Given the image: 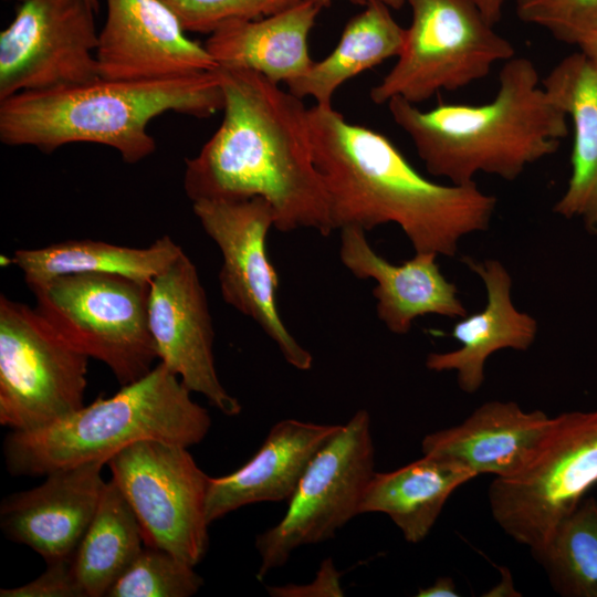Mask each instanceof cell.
<instances>
[{"instance_id": "cell-1", "label": "cell", "mask_w": 597, "mask_h": 597, "mask_svg": "<svg viewBox=\"0 0 597 597\" xmlns=\"http://www.w3.org/2000/svg\"><path fill=\"white\" fill-rule=\"evenodd\" d=\"M223 93L220 126L186 160L184 188L191 202L261 197L281 232L333 228L328 201L314 165L308 108L263 75L218 66Z\"/></svg>"}, {"instance_id": "cell-2", "label": "cell", "mask_w": 597, "mask_h": 597, "mask_svg": "<svg viewBox=\"0 0 597 597\" xmlns=\"http://www.w3.org/2000/svg\"><path fill=\"white\" fill-rule=\"evenodd\" d=\"M308 121L334 231L396 223L415 252L453 256L464 235L488 230L496 198L475 181L429 180L387 136L348 122L333 105L310 107Z\"/></svg>"}, {"instance_id": "cell-3", "label": "cell", "mask_w": 597, "mask_h": 597, "mask_svg": "<svg viewBox=\"0 0 597 597\" xmlns=\"http://www.w3.org/2000/svg\"><path fill=\"white\" fill-rule=\"evenodd\" d=\"M387 105L428 172L455 185L480 172L513 181L568 135L567 115L524 56L504 62L496 95L484 104L439 103L423 111L395 97Z\"/></svg>"}, {"instance_id": "cell-4", "label": "cell", "mask_w": 597, "mask_h": 597, "mask_svg": "<svg viewBox=\"0 0 597 597\" xmlns=\"http://www.w3.org/2000/svg\"><path fill=\"white\" fill-rule=\"evenodd\" d=\"M223 103L216 70L153 81L98 77L0 101V140L46 154L72 143H93L137 164L156 150L147 132L155 117L176 112L207 118L222 111Z\"/></svg>"}, {"instance_id": "cell-5", "label": "cell", "mask_w": 597, "mask_h": 597, "mask_svg": "<svg viewBox=\"0 0 597 597\" xmlns=\"http://www.w3.org/2000/svg\"><path fill=\"white\" fill-rule=\"evenodd\" d=\"M163 363L142 378L98 397L70 416L33 431H11L3 440L8 471L43 475L81 463L107 461L143 440L185 447L200 443L211 418Z\"/></svg>"}, {"instance_id": "cell-6", "label": "cell", "mask_w": 597, "mask_h": 597, "mask_svg": "<svg viewBox=\"0 0 597 597\" xmlns=\"http://www.w3.org/2000/svg\"><path fill=\"white\" fill-rule=\"evenodd\" d=\"M35 310L72 348L104 363L121 386L155 366L149 283L111 273L63 275L31 291Z\"/></svg>"}, {"instance_id": "cell-7", "label": "cell", "mask_w": 597, "mask_h": 597, "mask_svg": "<svg viewBox=\"0 0 597 597\" xmlns=\"http://www.w3.org/2000/svg\"><path fill=\"white\" fill-rule=\"evenodd\" d=\"M410 25L397 62L369 92L377 105L395 97L422 103L489 75L515 56L513 44L494 30L474 0H406Z\"/></svg>"}, {"instance_id": "cell-8", "label": "cell", "mask_w": 597, "mask_h": 597, "mask_svg": "<svg viewBox=\"0 0 597 597\" xmlns=\"http://www.w3.org/2000/svg\"><path fill=\"white\" fill-rule=\"evenodd\" d=\"M596 483L597 410L564 412L524 469L491 482V514L534 556Z\"/></svg>"}, {"instance_id": "cell-9", "label": "cell", "mask_w": 597, "mask_h": 597, "mask_svg": "<svg viewBox=\"0 0 597 597\" xmlns=\"http://www.w3.org/2000/svg\"><path fill=\"white\" fill-rule=\"evenodd\" d=\"M88 357L24 303L0 296V423L33 431L84 406Z\"/></svg>"}, {"instance_id": "cell-10", "label": "cell", "mask_w": 597, "mask_h": 597, "mask_svg": "<svg viewBox=\"0 0 597 597\" xmlns=\"http://www.w3.org/2000/svg\"><path fill=\"white\" fill-rule=\"evenodd\" d=\"M374 467L370 416L360 409L312 459L283 517L256 536L258 579L282 567L301 546L333 538L358 515Z\"/></svg>"}, {"instance_id": "cell-11", "label": "cell", "mask_w": 597, "mask_h": 597, "mask_svg": "<svg viewBox=\"0 0 597 597\" xmlns=\"http://www.w3.org/2000/svg\"><path fill=\"white\" fill-rule=\"evenodd\" d=\"M106 465L139 523L145 545L199 564L209 548L210 476L188 447L143 440L122 449Z\"/></svg>"}, {"instance_id": "cell-12", "label": "cell", "mask_w": 597, "mask_h": 597, "mask_svg": "<svg viewBox=\"0 0 597 597\" xmlns=\"http://www.w3.org/2000/svg\"><path fill=\"white\" fill-rule=\"evenodd\" d=\"M192 210L221 252L223 301L253 320L291 366L308 370L313 357L289 332L276 305L279 276L266 253L275 220L271 205L261 197L202 199L192 202Z\"/></svg>"}, {"instance_id": "cell-13", "label": "cell", "mask_w": 597, "mask_h": 597, "mask_svg": "<svg viewBox=\"0 0 597 597\" xmlns=\"http://www.w3.org/2000/svg\"><path fill=\"white\" fill-rule=\"evenodd\" d=\"M3 1L15 9L0 33V101L100 77L97 11L88 0Z\"/></svg>"}, {"instance_id": "cell-14", "label": "cell", "mask_w": 597, "mask_h": 597, "mask_svg": "<svg viewBox=\"0 0 597 597\" xmlns=\"http://www.w3.org/2000/svg\"><path fill=\"white\" fill-rule=\"evenodd\" d=\"M148 322L160 363L220 412L238 416L242 406L217 374L206 292L196 265L184 251L150 281Z\"/></svg>"}, {"instance_id": "cell-15", "label": "cell", "mask_w": 597, "mask_h": 597, "mask_svg": "<svg viewBox=\"0 0 597 597\" xmlns=\"http://www.w3.org/2000/svg\"><path fill=\"white\" fill-rule=\"evenodd\" d=\"M106 20L95 51L98 76L153 81L214 71L205 45L190 40L160 0H105Z\"/></svg>"}, {"instance_id": "cell-16", "label": "cell", "mask_w": 597, "mask_h": 597, "mask_svg": "<svg viewBox=\"0 0 597 597\" xmlns=\"http://www.w3.org/2000/svg\"><path fill=\"white\" fill-rule=\"evenodd\" d=\"M105 464L95 460L61 468L45 474L40 485L6 496L0 504L3 534L46 563L72 559L106 484Z\"/></svg>"}, {"instance_id": "cell-17", "label": "cell", "mask_w": 597, "mask_h": 597, "mask_svg": "<svg viewBox=\"0 0 597 597\" xmlns=\"http://www.w3.org/2000/svg\"><path fill=\"white\" fill-rule=\"evenodd\" d=\"M365 232L357 227L341 229L339 259L357 279L375 280L377 316L391 333L407 334L415 320L428 314L467 315L455 284L440 271L438 254L416 252L412 259L395 264L375 252Z\"/></svg>"}, {"instance_id": "cell-18", "label": "cell", "mask_w": 597, "mask_h": 597, "mask_svg": "<svg viewBox=\"0 0 597 597\" xmlns=\"http://www.w3.org/2000/svg\"><path fill=\"white\" fill-rule=\"evenodd\" d=\"M555 417L525 411L514 401H488L461 423L428 433L422 454L458 462L476 475L507 478L533 459L549 433Z\"/></svg>"}, {"instance_id": "cell-19", "label": "cell", "mask_w": 597, "mask_h": 597, "mask_svg": "<svg viewBox=\"0 0 597 597\" xmlns=\"http://www.w3.org/2000/svg\"><path fill=\"white\" fill-rule=\"evenodd\" d=\"M342 426L296 419L276 422L245 464L230 474L209 478V523L249 504L289 501L312 459Z\"/></svg>"}, {"instance_id": "cell-20", "label": "cell", "mask_w": 597, "mask_h": 597, "mask_svg": "<svg viewBox=\"0 0 597 597\" xmlns=\"http://www.w3.org/2000/svg\"><path fill=\"white\" fill-rule=\"evenodd\" d=\"M462 262L483 282L486 304L482 311L465 315L453 326L451 336L461 346L450 352L430 353L426 367L438 373L454 371L459 388L474 394L484 381L488 358L504 348L527 350L535 341L537 322L513 304L512 277L500 261L463 256Z\"/></svg>"}, {"instance_id": "cell-21", "label": "cell", "mask_w": 597, "mask_h": 597, "mask_svg": "<svg viewBox=\"0 0 597 597\" xmlns=\"http://www.w3.org/2000/svg\"><path fill=\"white\" fill-rule=\"evenodd\" d=\"M324 7L304 0L269 17L234 21L209 34L203 45L217 66L250 70L289 86L314 63L308 38Z\"/></svg>"}, {"instance_id": "cell-22", "label": "cell", "mask_w": 597, "mask_h": 597, "mask_svg": "<svg viewBox=\"0 0 597 597\" xmlns=\"http://www.w3.org/2000/svg\"><path fill=\"white\" fill-rule=\"evenodd\" d=\"M542 84L574 128L570 177L553 211L580 219L597 234V66L575 52L561 60Z\"/></svg>"}, {"instance_id": "cell-23", "label": "cell", "mask_w": 597, "mask_h": 597, "mask_svg": "<svg viewBox=\"0 0 597 597\" xmlns=\"http://www.w3.org/2000/svg\"><path fill=\"white\" fill-rule=\"evenodd\" d=\"M476 476L458 462L423 454L394 471L375 472L364 492L359 514H386L407 542L420 543L450 495Z\"/></svg>"}, {"instance_id": "cell-24", "label": "cell", "mask_w": 597, "mask_h": 597, "mask_svg": "<svg viewBox=\"0 0 597 597\" xmlns=\"http://www.w3.org/2000/svg\"><path fill=\"white\" fill-rule=\"evenodd\" d=\"M182 251L169 235L144 248L90 239L67 240L36 249H19L10 263L22 271L30 291L59 276L85 273L118 274L150 283Z\"/></svg>"}, {"instance_id": "cell-25", "label": "cell", "mask_w": 597, "mask_h": 597, "mask_svg": "<svg viewBox=\"0 0 597 597\" xmlns=\"http://www.w3.org/2000/svg\"><path fill=\"white\" fill-rule=\"evenodd\" d=\"M390 7L374 0L345 25L335 49L314 62L287 90L300 98L311 97L316 105H333L336 91L348 80L398 56L405 29L390 13Z\"/></svg>"}, {"instance_id": "cell-26", "label": "cell", "mask_w": 597, "mask_h": 597, "mask_svg": "<svg viewBox=\"0 0 597 597\" xmlns=\"http://www.w3.org/2000/svg\"><path fill=\"white\" fill-rule=\"evenodd\" d=\"M143 545V533L128 502L114 481L106 482L72 557V568L85 597L106 596Z\"/></svg>"}, {"instance_id": "cell-27", "label": "cell", "mask_w": 597, "mask_h": 597, "mask_svg": "<svg viewBox=\"0 0 597 597\" xmlns=\"http://www.w3.org/2000/svg\"><path fill=\"white\" fill-rule=\"evenodd\" d=\"M564 597H597V500L583 499L534 555Z\"/></svg>"}, {"instance_id": "cell-28", "label": "cell", "mask_w": 597, "mask_h": 597, "mask_svg": "<svg viewBox=\"0 0 597 597\" xmlns=\"http://www.w3.org/2000/svg\"><path fill=\"white\" fill-rule=\"evenodd\" d=\"M203 585L195 566L168 551L144 545L107 597H190Z\"/></svg>"}, {"instance_id": "cell-29", "label": "cell", "mask_w": 597, "mask_h": 597, "mask_svg": "<svg viewBox=\"0 0 597 597\" xmlns=\"http://www.w3.org/2000/svg\"><path fill=\"white\" fill-rule=\"evenodd\" d=\"M186 32L213 33L234 22L275 14L304 0H160Z\"/></svg>"}, {"instance_id": "cell-30", "label": "cell", "mask_w": 597, "mask_h": 597, "mask_svg": "<svg viewBox=\"0 0 597 597\" xmlns=\"http://www.w3.org/2000/svg\"><path fill=\"white\" fill-rule=\"evenodd\" d=\"M524 23L545 29L557 41L577 46L597 31V0H514Z\"/></svg>"}, {"instance_id": "cell-31", "label": "cell", "mask_w": 597, "mask_h": 597, "mask_svg": "<svg viewBox=\"0 0 597 597\" xmlns=\"http://www.w3.org/2000/svg\"><path fill=\"white\" fill-rule=\"evenodd\" d=\"M1 597H85L72 568V559L48 563L35 579L12 588H2Z\"/></svg>"}, {"instance_id": "cell-32", "label": "cell", "mask_w": 597, "mask_h": 597, "mask_svg": "<svg viewBox=\"0 0 597 597\" xmlns=\"http://www.w3.org/2000/svg\"><path fill=\"white\" fill-rule=\"evenodd\" d=\"M272 597H339L344 595L341 584V574L331 557L324 559L316 577L306 585L285 584L266 587Z\"/></svg>"}, {"instance_id": "cell-33", "label": "cell", "mask_w": 597, "mask_h": 597, "mask_svg": "<svg viewBox=\"0 0 597 597\" xmlns=\"http://www.w3.org/2000/svg\"><path fill=\"white\" fill-rule=\"evenodd\" d=\"M417 597H458L455 583L450 576H440L431 585L420 588Z\"/></svg>"}, {"instance_id": "cell-34", "label": "cell", "mask_w": 597, "mask_h": 597, "mask_svg": "<svg viewBox=\"0 0 597 597\" xmlns=\"http://www.w3.org/2000/svg\"><path fill=\"white\" fill-rule=\"evenodd\" d=\"M478 7L481 9L482 13L486 20L495 25L501 17L504 6V0H474Z\"/></svg>"}, {"instance_id": "cell-35", "label": "cell", "mask_w": 597, "mask_h": 597, "mask_svg": "<svg viewBox=\"0 0 597 597\" xmlns=\"http://www.w3.org/2000/svg\"><path fill=\"white\" fill-rule=\"evenodd\" d=\"M578 48L597 66V31L589 34Z\"/></svg>"}, {"instance_id": "cell-36", "label": "cell", "mask_w": 597, "mask_h": 597, "mask_svg": "<svg viewBox=\"0 0 597 597\" xmlns=\"http://www.w3.org/2000/svg\"><path fill=\"white\" fill-rule=\"evenodd\" d=\"M406 3V0H387V4L392 9H400Z\"/></svg>"}, {"instance_id": "cell-37", "label": "cell", "mask_w": 597, "mask_h": 597, "mask_svg": "<svg viewBox=\"0 0 597 597\" xmlns=\"http://www.w3.org/2000/svg\"><path fill=\"white\" fill-rule=\"evenodd\" d=\"M320 1H321L324 6H328V4L332 2V0H320ZM349 1L355 2V3L365 4V6H366L367 3H369V2H371V1H374V0H349ZM381 1H384V2L387 3V0H381Z\"/></svg>"}, {"instance_id": "cell-38", "label": "cell", "mask_w": 597, "mask_h": 597, "mask_svg": "<svg viewBox=\"0 0 597 597\" xmlns=\"http://www.w3.org/2000/svg\"><path fill=\"white\" fill-rule=\"evenodd\" d=\"M92 7L98 12L100 2L98 0H88Z\"/></svg>"}]
</instances>
